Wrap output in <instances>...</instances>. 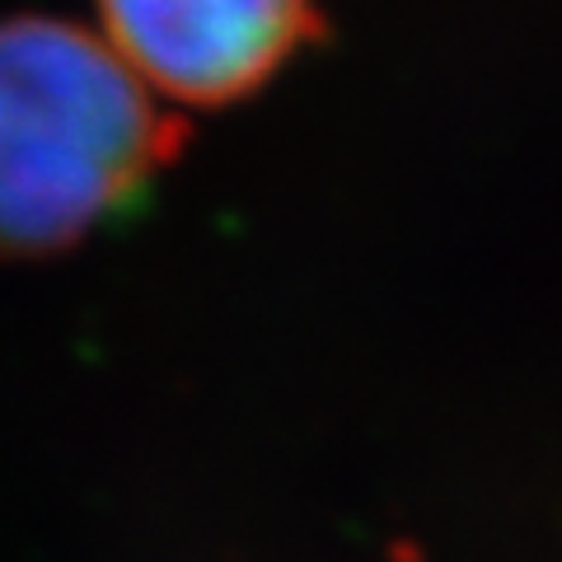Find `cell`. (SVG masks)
Masks as SVG:
<instances>
[{"label":"cell","mask_w":562,"mask_h":562,"mask_svg":"<svg viewBox=\"0 0 562 562\" xmlns=\"http://www.w3.org/2000/svg\"><path fill=\"white\" fill-rule=\"evenodd\" d=\"M183 122L70 20H0V258H52L146 202Z\"/></svg>","instance_id":"cell-1"},{"label":"cell","mask_w":562,"mask_h":562,"mask_svg":"<svg viewBox=\"0 0 562 562\" xmlns=\"http://www.w3.org/2000/svg\"><path fill=\"white\" fill-rule=\"evenodd\" d=\"M103 43L155 99L221 109L258 94L310 38L314 0H94Z\"/></svg>","instance_id":"cell-2"}]
</instances>
